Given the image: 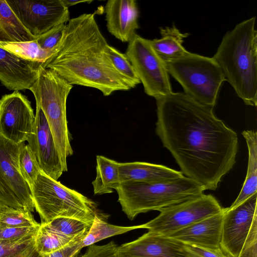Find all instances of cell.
I'll use <instances>...</instances> for the list:
<instances>
[{"instance_id": "4dcf8cb0", "label": "cell", "mask_w": 257, "mask_h": 257, "mask_svg": "<svg viewBox=\"0 0 257 257\" xmlns=\"http://www.w3.org/2000/svg\"><path fill=\"white\" fill-rule=\"evenodd\" d=\"M107 53L117 71L128 80L134 87L141 83L132 64L125 54L109 45Z\"/></svg>"}, {"instance_id": "603a6c76", "label": "cell", "mask_w": 257, "mask_h": 257, "mask_svg": "<svg viewBox=\"0 0 257 257\" xmlns=\"http://www.w3.org/2000/svg\"><path fill=\"white\" fill-rule=\"evenodd\" d=\"M119 162L101 155L96 156V177L92 184L94 194L101 195L113 192L119 186Z\"/></svg>"}, {"instance_id": "7402d4cb", "label": "cell", "mask_w": 257, "mask_h": 257, "mask_svg": "<svg viewBox=\"0 0 257 257\" xmlns=\"http://www.w3.org/2000/svg\"><path fill=\"white\" fill-rule=\"evenodd\" d=\"M7 3L0 0V43H18L34 41Z\"/></svg>"}, {"instance_id": "277c9868", "label": "cell", "mask_w": 257, "mask_h": 257, "mask_svg": "<svg viewBox=\"0 0 257 257\" xmlns=\"http://www.w3.org/2000/svg\"><path fill=\"white\" fill-rule=\"evenodd\" d=\"M205 190L202 185L185 176L162 182H123L116 189L122 211L131 220L139 214L159 211L198 197Z\"/></svg>"}, {"instance_id": "e575fe53", "label": "cell", "mask_w": 257, "mask_h": 257, "mask_svg": "<svg viewBox=\"0 0 257 257\" xmlns=\"http://www.w3.org/2000/svg\"><path fill=\"white\" fill-rule=\"evenodd\" d=\"M237 257H257V217L253 220L245 243Z\"/></svg>"}, {"instance_id": "ac0fdd59", "label": "cell", "mask_w": 257, "mask_h": 257, "mask_svg": "<svg viewBox=\"0 0 257 257\" xmlns=\"http://www.w3.org/2000/svg\"><path fill=\"white\" fill-rule=\"evenodd\" d=\"M108 31L122 42H129L139 28V11L136 1L109 0L105 4Z\"/></svg>"}, {"instance_id": "9c48e42d", "label": "cell", "mask_w": 257, "mask_h": 257, "mask_svg": "<svg viewBox=\"0 0 257 257\" xmlns=\"http://www.w3.org/2000/svg\"><path fill=\"white\" fill-rule=\"evenodd\" d=\"M224 209L213 195L202 194L161 209L157 217L143 224L144 229L165 236L219 213Z\"/></svg>"}, {"instance_id": "d6986e66", "label": "cell", "mask_w": 257, "mask_h": 257, "mask_svg": "<svg viewBox=\"0 0 257 257\" xmlns=\"http://www.w3.org/2000/svg\"><path fill=\"white\" fill-rule=\"evenodd\" d=\"M120 182H162L174 180L184 175L181 171L147 162L119 163Z\"/></svg>"}, {"instance_id": "74e56055", "label": "cell", "mask_w": 257, "mask_h": 257, "mask_svg": "<svg viewBox=\"0 0 257 257\" xmlns=\"http://www.w3.org/2000/svg\"><path fill=\"white\" fill-rule=\"evenodd\" d=\"M83 240L74 241L58 251L41 257H80V252L83 248L82 245Z\"/></svg>"}, {"instance_id": "6da1fadb", "label": "cell", "mask_w": 257, "mask_h": 257, "mask_svg": "<svg viewBox=\"0 0 257 257\" xmlns=\"http://www.w3.org/2000/svg\"><path fill=\"white\" fill-rule=\"evenodd\" d=\"M156 133L181 172L215 190L235 163L237 134L214 114L213 108L184 92L156 98Z\"/></svg>"}, {"instance_id": "836d02e7", "label": "cell", "mask_w": 257, "mask_h": 257, "mask_svg": "<svg viewBox=\"0 0 257 257\" xmlns=\"http://www.w3.org/2000/svg\"><path fill=\"white\" fill-rule=\"evenodd\" d=\"M118 245L113 241L103 245L88 246L85 252L80 257H121L119 255Z\"/></svg>"}, {"instance_id": "484cf974", "label": "cell", "mask_w": 257, "mask_h": 257, "mask_svg": "<svg viewBox=\"0 0 257 257\" xmlns=\"http://www.w3.org/2000/svg\"><path fill=\"white\" fill-rule=\"evenodd\" d=\"M0 47L26 60L44 64L53 52L41 48L36 40L18 43H0Z\"/></svg>"}, {"instance_id": "3957f363", "label": "cell", "mask_w": 257, "mask_h": 257, "mask_svg": "<svg viewBox=\"0 0 257 257\" xmlns=\"http://www.w3.org/2000/svg\"><path fill=\"white\" fill-rule=\"evenodd\" d=\"M255 17L237 24L223 37L213 58L237 96L257 104V31Z\"/></svg>"}, {"instance_id": "f35d334b", "label": "cell", "mask_w": 257, "mask_h": 257, "mask_svg": "<svg viewBox=\"0 0 257 257\" xmlns=\"http://www.w3.org/2000/svg\"><path fill=\"white\" fill-rule=\"evenodd\" d=\"M62 4L65 7L68 8L69 7L76 5L78 4L83 3H87L88 4L91 3L92 1H80V0H61Z\"/></svg>"}, {"instance_id": "f1b7e54d", "label": "cell", "mask_w": 257, "mask_h": 257, "mask_svg": "<svg viewBox=\"0 0 257 257\" xmlns=\"http://www.w3.org/2000/svg\"><path fill=\"white\" fill-rule=\"evenodd\" d=\"M18 164L23 178L31 188L41 170L34 152L25 143L20 150Z\"/></svg>"}, {"instance_id": "f546056e", "label": "cell", "mask_w": 257, "mask_h": 257, "mask_svg": "<svg viewBox=\"0 0 257 257\" xmlns=\"http://www.w3.org/2000/svg\"><path fill=\"white\" fill-rule=\"evenodd\" d=\"M35 237L15 242H0V257H41L34 247Z\"/></svg>"}, {"instance_id": "5b68a950", "label": "cell", "mask_w": 257, "mask_h": 257, "mask_svg": "<svg viewBox=\"0 0 257 257\" xmlns=\"http://www.w3.org/2000/svg\"><path fill=\"white\" fill-rule=\"evenodd\" d=\"M73 85L53 70L43 67L29 90L34 94L37 105L42 110L62 163L67 171V158L73 154L70 134L67 125L66 101Z\"/></svg>"}, {"instance_id": "ba28073f", "label": "cell", "mask_w": 257, "mask_h": 257, "mask_svg": "<svg viewBox=\"0 0 257 257\" xmlns=\"http://www.w3.org/2000/svg\"><path fill=\"white\" fill-rule=\"evenodd\" d=\"M125 54L147 95L156 99L173 92L166 63L149 40L136 34L128 42Z\"/></svg>"}, {"instance_id": "30bf717a", "label": "cell", "mask_w": 257, "mask_h": 257, "mask_svg": "<svg viewBox=\"0 0 257 257\" xmlns=\"http://www.w3.org/2000/svg\"><path fill=\"white\" fill-rule=\"evenodd\" d=\"M25 29L34 37L70 20L68 8L61 0H6Z\"/></svg>"}, {"instance_id": "8d00e7d4", "label": "cell", "mask_w": 257, "mask_h": 257, "mask_svg": "<svg viewBox=\"0 0 257 257\" xmlns=\"http://www.w3.org/2000/svg\"><path fill=\"white\" fill-rule=\"evenodd\" d=\"M0 204L23 209L17 201L13 192L5 182L0 172Z\"/></svg>"}, {"instance_id": "d4e9b609", "label": "cell", "mask_w": 257, "mask_h": 257, "mask_svg": "<svg viewBox=\"0 0 257 257\" xmlns=\"http://www.w3.org/2000/svg\"><path fill=\"white\" fill-rule=\"evenodd\" d=\"M83 239H73L61 235L40 223L35 236L34 247L41 256H44L65 247L74 241Z\"/></svg>"}, {"instance_id": "d6a6232c", "label": "cell", "mask_w": 257, "mask_h": 257, "mask_svg": "<svg viewBox=\"0 0 257 257\" xmlns=\"http://www.w3.org/2000/svg\"><path fill=\"white\" fill-rule=\"evenodd\" d=\"M66 24L55 26L46 33L38 36L36 41L43 49L53 52L62 37Z\"/></svg>"}, {"instance_id": "5bb4252c", "label": "cell", "mask_w": 257, "mask_h": 257, "mask_svg": "<svg viewBox=\"0 0 257 257\" xmlns=\"http://www.w3.org/2000/svg\"><path fill=\"white\" fill-rule=\"evenodd\" d=\"M23 143L14 144L0 135V172L22 208L32 212L35 208L31 189L23 178L18 164Z\"/></svg>"}, {"instance_id": "ffe728a7", "label": "cell", "mask_w": 257, "mask_h": 257, "mask_svg": "<svg viewBox=\"0 0 257 257\" xmlns=\"http://www.w3.org/2000/svg\"><path fill=\"white\" fill-rule=\"evenodd\" d=\"M160 33L161 38L149 40V41L152 48L165 63L177 59L189 53L182 44L184 39L190 34L182 33L175 25L160 28Z\"/></svg>"}, {"instance_id": "4316f807", "label": "cell", "mask_w": 257, "mask_h": 257, "mask_svg": "<svg viewBox=\"0 0 257 257\" xmlns=\"http://www.w3.org/2000/svg\"><path fill=\"white\" fill-rule=\"evenodd\" d=\"M46 227L73 239L84 238L91 225L75 219L59 217L48 223H41Z\"/></svg>"}, {"instance_id": "7c38bea8", "label": "cell", "mask_w": 257, "mask_h": 257, "mask_svg": "<svg viewBox=\"0 0 257 257\" xmlns=\"http://www.w3.org/2000/svg\"><path fill=\"white\" fill-rule=\"evenodd\" d=\"M257 193L237 207L226 208L222 224L220 248L229 257H237L257 217Z\"/></svg>"}, {"instance_id": "1f68e13d", "label": "cell", "mask_w": 257, "mask_h": 257, "mask_svg": "<svg viewBox=\"0 0 257 257\" xmlns=\"http://www.w3.org/2000/svg\"><path fill=\"white\" fill-rule=\"evenodd\" d=\"M40 226L13 227L0 224V242H15L35 237Z\"/></svg>"}, {"instance_id": "4fadbf2b", "label": "cell", "mask_w": 257, "mask_h": 257, "mask_svg": "<svg viewBox=\"0 0 257 257\" xmlns=\"http://www.w3.org/2000/svg\"><path fill=\"white\" fill-rule=\"evenodd\" d=\"M42 172L58 181L63 169L45 116L36 105L34 134L27 141Z\"/></svg>"}, {"instance_id": "44dd1931", "label": "cell", "mask_w": 257, "mask_h": 257, "mask_svg": "<svg viewBox=\"0 0 257 257\" xmlns=\"http://www.w3.org/2000/svg\"><path fill=\"white\" fill-rule=\"evenodd\" d=\"M242 135L245 139L248 151L246 176L239 194L231 205L233 209L257 192V134L254 130L243 131Z\"/></svg>"}, {"instance_id": "8992f818", "label": "cell", "mask_w": 257, "mask_h": 257, "mask_svg": "<svg viewBox=\"0 0 257 257\" xmlns=\"http://www.w3.org/2000/svg\"><path fill=\"white\" fill-rule=\"evenodd\" d=\"M34 208L41 223L59 217L75 219L92 225L100 213L97 204L91 199L71 189L41 171L32 186Z\"/></svg>"}, {"instance_id": "2e32d148", "label": "cell", "mask_w": 257, "mask_h": 257, "mask_svg": "<svg viewBox=\"0 0 257 257\" xmlns=\"http://www.w3.org/2000/svg\"><path fill=\"white\" fill-rule=\"evenodd\" d=\"M41 64L23 59L0 47V81L14 91L29 89Z\"/></svg>"}, {"instance_id": "52a82bcc", "label": "cell", "mask_w": 257, "mask_h": 257, "mask_svg": "<svg viewBox=\"0 0 257 257\" xmlns=\"http://www.w3.org/2000/svg\"><path fill=\"white\" fill-rule=\"evenodd\" d=\"M166 65L169 75L179 83L186 94L200 103L214 107L226 79L213 57L189 52Z\"/></svg>"}, {"instance_id": "7a4b0ae2", "label": "cell", "mask_w": 257, "mask_h": 257, "mask_svg": "<svg viewBox=\"0 0 257 257\" xmlns=\"http://www.w3.org/2000/svg\"><path fill=\"white\" fill-rule=\"evenodd\" d=\"M108 46L94 15L83 14L66 24L59 43L41 65L72 85L95 88L105 96L134 88L113 66Z\"/></svg>"}, {"instance_id": "cb8c5ba5", "label": "cell", "mask_w": 257, "mask_h": 257, "mask_svg": "<svg viewBox=\"0 0 257 257\" xmlns=\"http://www.w3.org/2000/svg\"><path fill=\"white\" fill-rule=\"evenodd\" d=\"M107 217V216H98L94 218L88 233L82 241L83 248L110 237L144 228L143 224L131 226L111 224L106 221Z\"/></svg>"}, {"instance_id": "83f0119b", "label": "cell", "mask_w": 257, "mask_h": 257, "mask_svg": "<svg viewBox=\"0 0 257 257\" xmlns=\"http://www.w3.org/2000/svg\"><path fill=\"white\" fill-rule=\"evenodd\" d=\"M0 224L13 227H34L40 225L31 211L3 204H0Z\"/></svg>"}, {"instance_id": "9a60e30c", "label": "cell", "mask_w": 257, "mask_h": 257, "mask_svg": "<svg viewBox=\"0 0 257 257\" xmlns=\"http://www.w3.org/2000/svg\"><path fill=\"white\" fill-rule=\"evenodd\" d=\"M226 208L216 214L165 235L183 243L210 250L220 248L222 224ZM163 236V235H162Z\"/></svg>"}, {"instance_id": "8fae6325", "label": "cell", "mask_w": 257, "mask_h": 257, "mask_svg": "<svg viewBox=\"0 0 257 257\" xmlns=\"http://www.w3.org/2000/svg\"><path fill=\"white\" fill-rule=\"evenodd\" d=\"M35 115L31 102L20 92L0 99V135L16 144L25 143L34 134Z\"/></svg>"}, {"instance_id": "e0dca14e", "label": "cell", "mask_w": 257, "mask_h": 257, "mask_svg": "<svg viewBox=\"0 0 257 257\" xmlns=\"http://www.w3.org/2000/svg\"><path fill=\"white\" fill-rule=\"evenodd\" d=\"M118 249L121 257H185L181 242L149 231Z\"/></svg>"}, {"instance_id": "d590c367", "label": "cell", "mask_w": 257, "mask_h": 257, "mask_svg": "<svg viewBox=\"0 0 257 257\" xmlns=\"http://www.w3.org/2000/svg\"><path fill=\"white\" fill-rule=\"evenodd\" d=\"M185 257H229L221 249L210 250L182 242Z\"/></svg>"}]
</instances>
